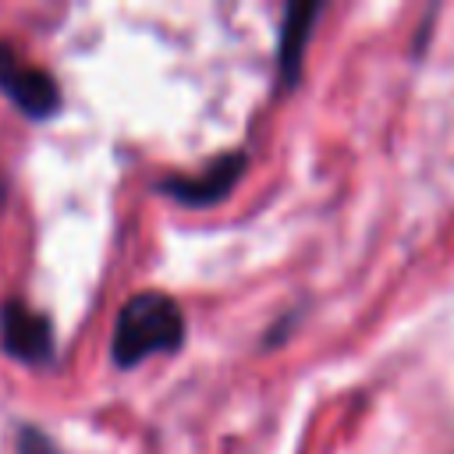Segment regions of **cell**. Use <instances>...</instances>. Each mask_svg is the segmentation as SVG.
Here are the masks:
<instances>
[{
    "instance_id": "cell-1",
    "label": "cell",
    "mask_w": 454,
    "mask_h": 454,
    "mask_svg": "<svg viewBox=\"0 0 454 454\" xmlns=\"http://www.w3.org/2000/svg\"><path fill=\"white\" fill-rule=\"evenodd\" d=\"M184 344V312L167 291L131 294L114 323L110 358L117 369H131L153 355H174Z\"/></svg>"
},
{
    "instance_id": "cell-2",
    "label": "cell",
    "mask_w": 454,
    "mask_h": 454,
    "mask_svg": "<svg viewBox=\"0 0 454 454\" xmlns=\"http://www.w3.org/2000/svg\"><path fill=\"white\" fill-rule=\"evenodd\" d=\"M0 92L32 121H46L60 106V89L53 74L39 64L21 60L7 39H0Z\"/></svg>"
},
{
    "instance_id": "cell-3",
    "label": "cell",
    "mask_w": 454,
    "mask_h": 454,
    "mask_svg": "<svg viewBox=\"0 0 454 454\" xmlns=\"http://www.w3.org/2000/svg\"><path fill=\"white\" fill-rule=\"evenodd\" d=\"M0 348L21 365H50L57 355L50 316L35 312L21 298H7L0 305Z\"/></svg>"
},
{
    "instance_id": "cell-4",
    "label": "cell",
    "mask_w": 454,
    "mask_h": 454,
    "mask_svg": "<svg viewBox=\"0 0 454 454\" xmlns=\"http://www.w3.org/2000/svg\"><path fill=\"white\" fill-rule=\"evenodd\" d=\"M245 167H248V156L241 149H234V153L216 156L209 167H202L195 174H170V177L156 181V192H163L167 199H174L181 206H216L220 199H227L234 192Z\"/></svg>"
},
{
    "instance_id": "cell-5",
    "label": "cell",
    "mask_w": 454,
    "mask_h": 454,
    "mask_svg": "<svg viewBox=\"0 0 454 454\" xmlns=\"http://www.w3.org/2000/svg\"><path fill=\"white\" fill-rule=\"evenodd\" d=\"M319 4H287L280 21V43H277V82L280 89H294L305 64V46L312 39V25L319 18Z\"/></svg>"
},
{
    "instance_id": "cell-6",
    "label": "cell",
    "mask_w": 454,
    "mask_h": 454,
    "mask_svg": "<svg viewBox=\"0 0 454 454\" xmlns=\"http://www.w3.org/2000/svg\"><path fill=\"white\" fill-rule=\"evenodd\" d=\"M18 454H60V450H57V443H53L43 429L21 426V429H18Z\"/></svg>"
}]
</instances>
